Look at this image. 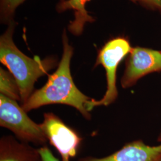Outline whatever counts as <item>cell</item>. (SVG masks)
I'll return each instance as SVG.
<instances>
[{
    "label": "cell",
    "mask_w": 161,
    "mask_h": 161,
    "mask_svg": "<svg viewBox=\"0 0 161 161\" xmlns=\"http://www.w3.org/2000/svg\"><path fill=\"white\" fill-rule=\"evenodd\" d=\"M132 1H138L141 4L153 9H159L161 7V0H131Z\"/></svg>",
    "instance_id": "4fadbf2b"
},
{
    "label": "cell",
    "mask_w": 161,
    "mask_h": 161,
    "mask_svg": "<svg viewBox=\"0 0 161 161\" xmlns=\"http://www.w3.org/2000/svg\"><path fill=\"white\" fill-rule=\"evenodd\" d=\"M159 72L161 52L141 47H134L127 58L121 86L124 88H130L144 76Z\"/></svg>",
    "instance_id": "8992f818"
},
{
    "label": "cell",
    "mask_w": 161,
    "mask_h": 161,
    "mask_svg": "<svg viewBox=\"0 0 161 161\" xmlns=\"http://www.w3.org/2000/svg\"><path fill=\"white\" fill-rule=\"evenodd\" d=\"M25 0H1V13L3 18L7 19L12 16L18 6Z\"/></svg>",
    "instance_id": "8fae6325"
},
{
    "label": "cell",
    "mask_w": 161,
    "mask_h": 161,
    "mask_svg": "<svg viewBox=\"0 0 161 161\" xmlns=\"http://www.w3.org/2000/svg\"><path fill=\"white\" fill-rule=\"evenodd\" d=\"M62 40L64 53L58 69L49 76L44 86L35 90L22 104V108L28 112L48 104H63L75 108L86 119L90 120L91 114L86 109V104L92 98L81 92L72 79L70 64L74 49L69 44L65 30Z\"/></svg>",
    "instance_id": "6da1fadb"
},
{
    "label": "cell",
    "mask_w": 161,
    "mask_h": 161,
    "mask_svg": "<svg viewBox=\"0 0 161 161\" xmlns=\"http://www.w3.org/2000/svg\"><path fill=\"white\" fill-rule=\"evenodd\" d=\"M158 141L159 142H161V134H160V135H159V137H158Z\"/></svg>",
    "instance_id": "5bb4252c"
},
{
    "label": "cell",
    "mask_w": 161,
    "mask_h": 161,
    "mask_svg": "<svg viewBox=\"0 0 161 161\" xmlns=\"http://www.w3.org/2000/svg\"><path fill=\"white\" fill-rule=\"evenodd\" d=\"M0 92L6 97L21 101L20 92L17 81L10 72L0 68Z\"/></svg>",
    "instance_id": "30bf717a"
},
{
    "label": "cell",
    "mask_w": 161,
    "mask_h": 161,
    "mask_svg": "<svg viewBox=\"0 0 161 161\" xmlns=\"http://www.w3.org/2000/svg\"><path fill=\"white\" fill-rule=\"evenodd\" d=\"M159 10H160V11H161V8H159Z\"/></svg>",
    "instance_id": "9a60e30c"
},
{
    "label": "cell",
    "mask_w": 161,
    "mask_h": 161,
    "mask_svg": "<svg viewBox=\"0 0 161 161\" xmlns=\"http://www.w3.org/2000/svg\"><path fill=\"white\" fill-rule=\"evenodd\" d=\"M41 127L50 143L61 156L62 161H70L76 155L82 138L53 113H46Z\"/></svg>",
    "instance_id": "5b68a950"
},
{
    "label": "cell",
    "mask_w": 161,
    "mask_h": 161,
    "mask_svg": "<svg viewBox=\"0 0 161 161\" xmlns=\"http://www.w3.org/2000/svg\"><path fill=\"white\" fill-rule=\"evenodd\" d=\"M39 149L42 161H60L53 154L52 151L47 146L41 147Z\"/></svg>",
    "instance_id": "7c38bea8"
},
{
    "label": "cell",
    "mask_w": 161,
    "mask_h": 161,
    "mask_svg": "<svg viewBox=\"0 0 161 161\" xmlns=\"http://www.w3.org/2000/svg\"><path fill=\"white\" fill-rule=\"evenodd\" d=\"M0 161H42L39 149L11 136L0 140Z\"/></svg>",
    "instance_id": "ba28073f"
},
{
    "label": "cell",
    "mask_w": 161,
    "mask_h": 161,
    "mask_svg": "<svg viewBox=\"0 0 161 161\" xmlns=\"http://www.w3.org/2000/svg\"><path fill=\"white\" fill-rule=\"evenodd\" d=\"M90 0H60L58 4V12H64L67 10L74 11V19L69 25L70 32L79 35L83 32L86 22H92L94 19L90 16L86 10V4Z\"/></svg>",
    "instance_id": "9c48e42d"
},
{
    "label": "cell",
    "mask_w": 161,
    "mask_h": 161,
    "mask_svg": "<svg viewBox=\"0 0 161 161\" xmlns=\"http://www.w3.org/2000/svg\"><path fill=\"white\" fill-rule=\"evenodd\" d=\"M14 24H10L0 38V61L14 77L20 88L23 103L34 92L35 83L57 64L54 58L41 60L38 56L30 58L16 46L13 34Z\"/></svg>",
    "instance_id": "7a4b0ae2"
},
{
    "label": "cell",
    "mask_w": 161,
    "mask_h": 161,
    "mask_svg": "<svg viewBox=\"0 0 161 161\" xmlns=\"http://www.w3.org/2000/svg\"><path fill=\"white\" fill-rule=\"evenodd\" d=\"M78 161H161V144L151 146L142 140H136L106 157L88 156Z\"/></svg>",
    "instance_id": "52a82bcc"
},
{
    "label": "cell",
    "mask_w": 161,
    "mask_h": 161,
    "mask_svg": "<svg viewBox=\"0 0 161 161\" xmlns=\"http://www.w3.org/2000/svg\"><path fill=\"white\" fill-rule=\"evenodd\" d=\"M132 47L128 40L117 37L109 41L98 52L95 67L102 64L106 70L107 90L100 100L92 99L86 104L88 112L95 107L108 106L114 103L118 96L116 87V72L121 61L129 54Z\"/></svg>",
    "instance_id": "3957f363"
},
{
    "label": "cell",
    "mask_w": 161,
    "mask_h": 161,
    "mask_svg": "<svg viewBox=\"0 0 161 161\" xmlns=\"http://www.w3.org/2000/svg\"><path fill=\"white\" fill-rule=\"evenodd\" d=\"M0 126L13 132L19 140L46 146L48 139L40 124H37L26 114L16 100L0 94Z\"/></svg>",
    "instance_id": "277c9868"
}]
</instances>
